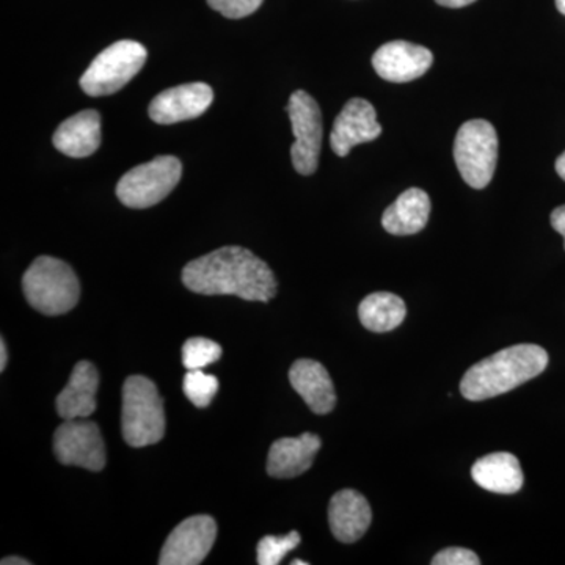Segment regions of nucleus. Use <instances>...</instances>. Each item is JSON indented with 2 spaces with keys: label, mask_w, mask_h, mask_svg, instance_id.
Wrapping results in <instances>:
<instances>
[{
  "label": "nucleus",
  "mask_w": 565,
  "mask_h": 565,
  "mask_svg": "<svg viewBox=\"0 0 565 565\" xmlns=\"http://www.w3.org/2000/svg\"><path fill=\"white\" fill-rule=\"evenodd\" d=\"M182 282L203 296H236L250 302H270L277 278L258 256L237 245L218 248L193 259L182 269Z\"/></svg>",
  "instance_id": "f257e3e1"
},
{
  "label": "nucleus",
  "mask_w": 565,
  "mask_h": 565,
  "mask_svg": "<svg viewBox=\"0 0 565 565\" xmlns=\"http://www.w3.org/2000/svg\"><path fill=\"white\" fill-rule=\"evenodd\" d=\"M546 366L548 353L541 345H512L471 366L460 382V393L468 401L490 399L526 384Z\"/></svg>",
  "instance_id": "f03ea898"
},
{
  "label": "nucleus",
  "mask_w": 565,
  "mask_h": 565,
  "mask_svg": "<svg viewBox=\"0 0 565 565\" xmlns=\"http://www.w3.org/2000/svg\"><path fill=\"white\" fill-rule=\"evenodd\" d=\"M25 299L46 316L68 313L79 302V278L68 264L52 256H40L22 277Z\"/></svg>",
  "instance_id": "7ed1b4c3"
},
{
  "label": "nucleus",
  "mask_w": 565,
  "mask_h": 565,
  "mask_svg": "<svg viewBox=\"0 0 565 565\" xmlns=\"http://www.w3.org/2000/svg\"><path fill=\"white\" fill-rule=\"evenodd\" d=\"M122 438L132 448L159 444L166 435V412L158 386L143 375H132L122 385Z\"/></svg>",
  "instance_id": "20e7f679"
},
{
  "label": "nucleus",
  "mask_w": 565,
  "mask_h": 565,
  "mask_svg": "<svg viewBox=\"0 0 565 565\" xmlns=\"http://www.w3.org/2000/svg\"><path fill=\"white\" fill-rule=\"evenodd\" d=\"M143 44L121 40L104 50L82 74L81 87L88 96L114 95L137 76L147 62Z\"/></svg>",
  "instance_id": "39448f33"
},
{
  "label": "nucleus",
  "mask_w": 565,
  "mask_h": 565,
  "mask_svg": "<svg viewBox=\"0 0 565 565\" xmlns=\"http://www.w3.org/2000/svg\"><path fill=\"white\" fill-rule=\"evenodd\" d=\"M181 161L174 156H159L134 167L118 181L117 196L125 206L147 210L161 203L181 180Z\"/></svg>",
  "instance_id": "423d86ee"
},
{
  "label": "nucleus",
  "mask_w": 565,
  "mask_h": 565,
  "mask_svg": "<svg viewBox=\"0 0 565 565\" xmlns=\"http://www.w3.org/2000/svg\"><path fill=\"white\" fill-rule=\"evenodd\" d=\"M457 170L470 188L484 189L492 181L498 162V136L492 122L470 120L457 131Z\"/></svg>",
  "instance_id": "0eeeda50"
},
{
  "label": "nucleus",
  "mask_w": 565,
  "mask_h": 565,
  "mask_svg": "<svg viewBox=\"0 0 565 565\" xmlns=\"http://www.w3.org/2000/svg\"><path fill=\"white\" fill-rule=\"evenodd\" d=\"M289 120H291L294 141L291 159L294 169L303 177H310L319 166L322 150V114L319 104L307 92H294L289 98Z\"/></svg>",
  "instance_id": "6e6552de"
},
{
  "label": "nucleus",
  "mask_w": 565,
  "mask_h": 565,
  "mask_svg": "<svg viewBox=\"0 0 565 565\" xmlns=\"http://www.w3.org/2000/svg\"><path fill=\"white\" fill-rule=\"evenodd\" d=\"M54 452L68 467L102 471L106 467V445L98 424L87 418L65 419L54 434Z\"/></svg>",
  "instance_id": "1a4fd4ad"
},
{
  "label": "nucleus",
  "mask_w": 565,
  "mask_h": 565,
  "mask_svg": "<svg viewBox=\"0 0 565 565\" xmlns=\"http://www.w3.org/2000/svg\"><path fill=\"white\" fill-rule=\"evenodd\" d=\"M217 537V523L210 515L185 519L174 527L161 552V565H199L210 555Z\"/></svg>",
  "instance_id": "9d476101"
},
{
  "label": "nucleus",
  "mask_w": 565,
  "mask_h": 565,
  "mask_svg": "<svg viewBox=\"0 0 565 565\" xmlns=\"http://www.w3.org/2000/svg\"><path fill=\"white\" fill-rule=\"evenodd\" d=\"M214 102V92L204 82L180 85L163 90L150 104V118L158 125L193 120L202 117Z\"/></svg>",
  "instance_id": "9b49d317"
},
{
  "label": "nucleus",
  "mask_w": 565,
  "mask_h": 565,
  "mask_svg": "<svg viewBox=\"0 0 565 565\" xmlns=\"http://www.w3.org/2000/svg\"><path fill=\"white\" fill-rule=\"evenodd\" d=\"M381 134L382 126L379 125L373 104L366 99L353 98L345 103L334 120L330 147L334 154L345 158L353 147L373 141Z\"/></svg>",
  "instance_id": "f8f14e48"
},
{
  "label": "nucleus",
  "mask_w": 565,
  "mask_h": 565,
  "mask_svg": "<svg viewBox=\"0 0 565 565\" xmlns=\"http://www.w3.org/2000/svg\"><path fill=\"white\" fill-rule=\"evenodd\" d=\"M434 55L427 47L408 41H390L373 55L375 73L388 82H412L422 77L433 66Z\"/></svg>",
  "instance_id": "ddd939ff"
},
{
  "label": "nucleus",
  "mask_w": 565,
  "mask_h": 565,
  "mask_svg": "<svg viewBox=\"0 0 565 565\" xmlns=\"http://www.w3.org/2000/svg\"><path fill=\"white\" fill-rule=\"evenodd\" d=\"M329 522L338 541L353 544L366 533L373 522V511L362 493L341 490L330 500Z\"/></svg>",
  "instance_id": "4468645a"
},
{
  "label": "nucleus",
  "mask_w": 565,
  "mask_h": 565,
  "mask_svg": "<svg viewBox=\"0 0 565 565\" xmlns=\"http://www.w3.org/2000/svg\"><path fill=\"white\" fill-rule=\"evenodd\" d=\"M321 446V438L310 433L297 438H280L270 446L267 473L277 479L296 478L305 473L310 470Z\"/></svg>",
  "instance_id": "2eb2a0df"
},
{
  "label": "nucleus",
  "mask_w": 565,
  "mask_h": 565,
  "mask_svg": "<svg viewBox=\"0 0 565 565\" xmlns=\"http://www.w3.org/2000/svg\"><path fill=\"white\" fill-rule=\"evenodd\" d=\"M289 382L315 414H330L337 405L332 379L326 367L315 360H297L289 371Z\"/></svg>",
  "instance_id": "dca6fc26"
},
{
  "label": "nucleus",
  "mask_w": 565,
  "mask_h": 565,
  "mask_svg": "<svg viewBox=\"0 0 565 565\" xmlns=\"http://www.w3.org/2000/svg\"><path fill=\"white\" fill-rule=\"evenodd\" d=\"M52 143L70 158H88L102 145V115L96 110H82L58 126Z\"/></svg>",
  "instance_id": "f3484780"
},
{
  "label": "nucleus",
  "mask_w": 565,
  "mask_h": 565,
  "mask_svg": "<svg viewBox=\"0 0 565 565\" xmlns=\"http://www.w3.org/2000/svg\"><path fill=\"white\" fill-rule=\"evenodd\" d=\"M99 386V374L90 362L77 363L71 374L68 385L57 396V414L63 419L88 418L96 412V392Z\"/></svg>",
  "instance_id": "a211bd4d"
},
{
  "label": "nucleus",
  "mask_w": 565,
  "mask_h": 565,
  "mask_svg": "<svg viewBox=\"0 0 565 565\" xmlns=\"http://www.w3.org/2000/svg\"><path fill=\"white\" fill-rule=\"evenodd\" d=\"M471 478L482 489L498 494H514L525 481L519 459L509 452L481 457L471 468Z\"/></svg>",
  "instance_id": "6ab92c4d"
},
{
  "label": "nucleus",
  "mask_w": 565,
  "mask_h": 565,
  "mask_svg": "<svg viewBox=\"0 0 565 565\" xmlns=\"http://www.w3.org/2000/svg\"><path fill=\"white\" fill-rule=\"evenodd\" d=\"M429 215V195L422 189L412 188L384 212L382 225L394 236H411L426 228Z\"/></svg>",
  "instance_id": "aec40b11"
},
{
  "label": "nucleus",
  "mask_w": 565,
  "mask_h": 565,
  "mask_svg": "<svg viewBox=\"0 0 565 565\" xmlns=\"http://www.w3.org/2000/svg\"><path fill=\"white\" fill-rule=\"evenodd\" d=\"M407 308L401 297L392 292H374L364 297L359 307L360 322L374 333H386L404 322Z\"/></svg>",
  "instance_id": "412c9836"
},
{
  "label": "nucleus",
  "mask_w": 565,
  "mask_h": 565,
  "mask_svg": "<svg viewBox=\"0 0 565 565\" xmlns=\"http://www.w3.org/2000/svg\"><path fill=\"white\" fill-rule=\"evenodd\" d=\"M218 379L215 375L204 374L202 370H189L182 382L185 397L195 407L206 408L218 392Z\"/></svg>",
  "instance_id": "4be33fe9"
},
{
  "label": "nucleus",
  "mask_w": 565,
  "mask_h": 565,
  "mask_svg": "<svg viewBox=\"0 0 565 565\" xmlns=\"http://www.w3.org/2000/svg\"><path fill=\"white\" fill-rule=\"evenodd\" d=\"M221 344L207 338H191L182 345V364L185 370H203L222 356Z\"/></svg>",
  "instance_id": "5701e85b"
},
{
  "label": "nucleus",
  "mask_w": 565,
  "mask_h": 565,
  "mask_svg": "<svg viewBox=\"0 0 565 565\" xmlns=\"http://www.w3.org/2000/svg\"><path fill=\"white\" fill-rule=\"evenodd\" d=\"M300 545V534L297 531L286 535H266L256 546L259 565L280 564L285 556Z\"/></svg>",
  "instance_id": "b1692460"
},
{
  "label": "nucleus",
  "mask_w": 565,
  "mask_h": 565,
  "mask_svg": "<svg viewBox=\"0 0 565 565\" xmlns=\"http://www.w3.org/2000/svg\"><path fill=\"white\" fill-rule=\"evenodd\" d=\"M212 10L218 11L230 20L250 17L262 7L263 0H207Z\"/></svg>",
  "instance_id": "393cba45"
},
{
  "label": "nucleus",
  "mask_w": 565,
  "mask_h": 565,
  "mask_svg": "<svg viewBox=\"0 0 565 565\" xmlns=\"http://www.w3.org/2000/svg\"><path fill=\"white\" fill-rule=\"evenodd\" d=\"M434 565H479L478 555L471 550L452 546V548L441 550L433 559Z\"/></svg>",
  "instance_id": "a878e982"
},
{
  "label": "nucleus",
  "mask_w": 565,
  "mask_h": 565,
  "mask_svg": "<svg viewBox=\"0 0 565 565\" xmlns=\"http://www.w3.org/2000/svg\"><path fill=\"white\" fill-rule=\"evenodd\" d=\"M550 221H552L553 228H555L557 233L563 234L565 241V204L564 206L556 207V210L552 212V218H550Z\"/></svg>",
  "instance_id": "bb28decb"
},
{
  "label": "nucleus",
  "mask_w": 565,
  "mask_h": 565,
  "mask_svg": "<svg viewBox=\"0 0 565 565\" xmlns=\"http://www.w3.org/2000/svg\"><path fill=\"white\" fill-rule=\"evenodd\" d=\"M438 6L448 7V9H462V7L470 6L476 0H435Z\"/></svg>",
  "instance_id": "cd10ccee"
},
{
  "label": "nucleus",
  "mask_w": 565,
  "mask_h": 565,
  "mask_svg": "<svg viewBox=\"0 0 565 565\" xmlns=\"http://www.w3.org/2000/svg\"><path fill=\"white\" fill-rule=\"evenodd\" d=\"M7 362H9V352H7L6 340L0 341V371L6 370Z\"/></svg>",
  "instance_id": "c85d7f7f"
},
{
  "label": "nucleus",
  "mask_w": 565,
  "mask_h": 565,
  "mask_svg": "<svg viewBox=\"0 0 565 565\" xmlns=\"http://www.w3.org/2000/svg\"><path fill=\"white\" fill-rule=\"evenodd\" d=\"M2 565H31V561L18 556L3 557Z\"/></svg>",
  "instance_id": "c756f323"
},
{
  "label": "nucleus",
  "mask_w": 565,
  "mask_h": 565,
  "mask_svg": "<svg viewBox=\"0 0 565 565\" xmlns=\"http://www.w3.org/2000/svg\"><path fill=\"white\" fill-rule=\"evenodd\" d=\"M556 172L559 174L561 180L565 181V151L557 158Z\"/></svg>",
  "instance_id": "7c9ffc66"
},
{
  "label": "nucleus",
  "mask_w": 565,
  "mask_h": 565,
  "mask_svg": "<svg viewBox=\"0 0 565 565\" xmlns=\"http://www.w3.org/2000/svg\"><path fill=\"white\" fill-rule=\"evenodd\" d=\"M556 9L565 17V0H556Z\"/></svg>",
  "instance_id": "2f4dec72"
},
{
  "label": "nucleus",
  "mask_w": 565,
  "mask_h": 565,
  "mask_svg": "<svg viewBox=\"0 0 565 565\" xmlns=\"http://www.w3.org/2000/svg\"><path fill=\"white\" fill-rule=\"evenodd\" d=\"M292 565H307L308 563H305V561H299V559H296V561H292L291 563Z\"/></svg>",
  "instance_id": "473e14b6"
}]
</instances>
